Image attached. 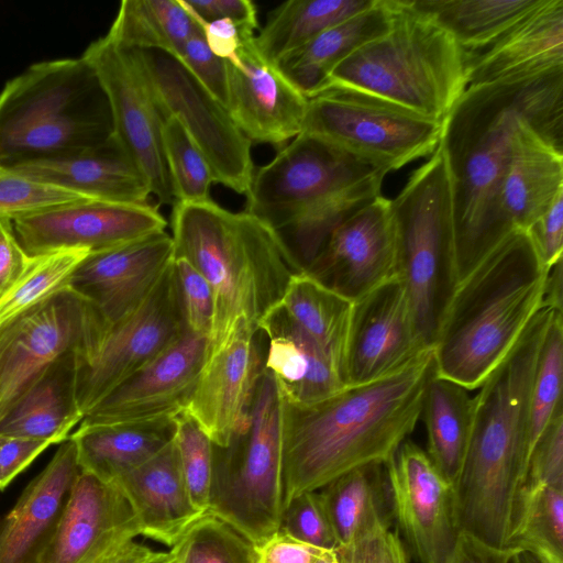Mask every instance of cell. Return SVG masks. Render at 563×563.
<instances>
[{
  "label": "cell",
  "instance_id": "1",
  "mask_svg": "<svg viewBox=\"0 0 563 563\" xmlns=\"http://www.w3.org/2000/svg\"><path fill=\"white\" fill-rule=\"evenodd\" d=\"M528 122L563 154V66L468 86L442 122L459 282L514 230L500 205L511 140Z\"/></svg>",
  "mask_w": 563,
  "mask_h": 563
},
{
  "label": "cell",
  "instance_id": "2",
  "mask_svg": "<svg viewBox=\"0 0 563 563\" xmlns=\"http://www.w3.org/2000/svg\"><path fill=\"white\" fill-rule=\"evenodd\" d=\"M555 311L543 305L479 386L467 450L452 485L459 534L499 554H515L522 522L531 452L532 383Z\"/></svg>",
  "mask_w": 563,
  "mask_h": 563
},
{
  "label": "cell",
  "instance_id": "3",
  "mask_svg": "<svg viewBox=\"0 0 563 563\" xmlns=\"http://www.w3.org/2000/svg\"><path fill=\"white\" fill-rule=\"evenodd\" d=\"M437 375L428 349L384 377L345 386L312 405L284 401L283 508L355 467L386 463L413 431Z\"/></svg>",
  "mask_w": 563,
  "mask_h": 563
},
{
  "label": "cell",
  "instance_id": "4",
  "mask_svg": "<svg viewBox=\"0 0 563 563\" xmlns=\"http://www.w3.org/2000/svg\"><path fill=\"white\" fill-rule=\"evenodd\" d=\"M549 269L526 230H514L462 278L433 354L439 377L478 388L543 306Z\"/></svg>",
  "mask_w": 563,
  "mask_h": 563
},
{
  "label": "cell",
  "instance_id": "5",
  "mask_svg": "<svg viewBox=\"0 0 563 563\" xmlns=\"http://www.w3.org/2000/svg\"><path fill=\"white\" fill-rule=\"evenodd\" d=\"M170 220L174 258L190 263L213 291L210 350L239 317L258 328L302 272L276 232L245 211L232 212L212 199L176 201Z\"/></svg>",
  "mask_w": 563,
  "mask_h": 563
},
{
  "label": "cell",
  "instance_id": "6",
  "mask_svg": "<svg viewBox=\"0 0 563 563\" xmlns=\"http://www.w3.org/2000/svg\"><path fill=\"white\" fill-rule=\"evenodd\" d=\"M113 135L110 103L88 60L33 64L0 93V164L78 152Z\"/></svg>",
  "mask_w": 563,
  "mask_h": 563
},
{
  "label": "cell",
  "instance_id": "7",
  "mask_svg": "<svg viewBox=\"0 0 563 563\" xmlns=\"http://www.w3.org/2000/svg\"><path fill=\"white\" fill-rule=\"evenodd\" d=\"M391 7L390 29L340 63L325 88L356 90L443 122L467 88L462 49L409 0Z\"/></svg>",
  "mask_w": 563,
  "mask_h": 563
},
{
  "label": "cell",
  "instance_id": "8",
  "mask_svg": "<svg viewBox=\"0 0 563 563\" xmlns=\"http://www.w3.org/2000/svg\"><path fill=\"white\" fill-rule=\"evenodd\" d=\"M390 214L396 277L421 343L432 349L459 284L451 181L440 146L390 199Z\"/></svg>",
  "mask_w": 563,
  "mask_h": 563
},
{
  "label": "cell",
  "instance_id": "9",
  "mask_svg": "<svg viewBox=\"0 0 563 563\" xmlns=\"http://www.w3.org/2000/svg\"><path fill=\"white\" fill-rule=\"evenodd\" d=\"M283 411L277 384L264 369L244 431L214 445L208 512L257 547L279 530L283 511Z\"/></svg>",
  "mask_w": 563,
  "mask_h": 563
},
{
  "label": "cell",
  "instance_id": "10",
  "mask_svg": "<svg viewBox=\"0 0 563 563\" xmlns=\"http://www.w3.org/2000/svg\"><path fill=\"white\" fill-rule=\"evenodd\" d=\"M442 122L356 90L328 87L308 99L302 131L388 174L432 155Z\"/></svg>",
  "mask_w": 563,
  "mask_h": 563
},
{
  "label": "cell",
  "instance_id": "11",
  "mask_svg": "<svg viewBox=\"0 0 563 563\" xmlns=\"http://www.w3.org/2000/svg\"><path fill=\"white\" fill-rule=\"evenodd\" d=\"M109 328L70 287L0 324V421L53 362L68 353L86 358Z\"/></svg>",
  "mask_w": 563,
  "mask_h": 563
},
{
  "label": "cell",
  "instance_id": "12",
  "mask_svg": "<svg viewBox=\"0 0 563 563\" xmlns=\"http://www.w3.org/2000/svg\"><path fill=\"white\" fill-rule=\"evenodd\" d=\"M377 173L385 174L327 140L301 132L254 170L244 211L278 231L316 203Z\"/></svg>",
  "mask_w": 563,
  "mask_h": 563
},
{
  "label": "cell",
  "instance_id": "13",
  "mask_svg": "<svg viewBox=\"0 0 563 563\" xmlns=\"http://www.w3.org/2000/svg\"><path fill=\"white\" fill-rule=\"evenodd\" d=\"M163 117H175L207 159L214 183L246 195L254 174L252 143L220 103L173 55L132 49Z\"/></svg>",
  "mask_w": 563,
  "mask_h": 563
},
{
  "label": "cell",
  "instance_id": "14",
  "mask_svg": "<svg viewBox=\"0 0 563 563\" xmlns=\"http://www.w3.org/2000/svg\"><path fill=\"white\" fill-rule=\"evenodd\" d=\"M187 332L173 261L144 302L112 324L92 354L77 358L76 398L82 415Z\"/></svg>",
  "mask_w": 563,
  "mask_h": 563
},
{
  "label": "cell",
  "instance_id": "15",
  "mask_svg": "<svg viewBox=\"0 0 563 563\" xmlns=\"http://www.w3.org/2000/svg\"><path fill=\"white\" fill-rule=\"evenodd\" d=\"M96 70L107 93L113 134L144 176L161 205L175 196L165 162L164 117L135 53L108 35L93 41L81 55Z\"/></svg>",
  "mask_w": 563,
  "mask_h": 563
},
{
  "label": "cell",
  "instance_id": "16",
  "mask_svg": "<svg viewBox=\"0 0 563 563\" xmlns=\"http://www.w3.org/2000/svg\"><path fill=\"white\" fill-rule=\"evenodd\" d=\"M239 317L225 339L211 349L186 411L214 445L227 446L245 430L265 369L266 338Z\"/></svg>",
  "mask_w": 563,
  "mask_h": 563
},
{
  "label": "cell",
  "instance_id": "17",
  "mask_svg": "<svg viewBox=\"0 0 563 563\" xmlns=\"http://www.w3.org/2000/svg\"><path fill=\"white\" fill-rule=\"evenodd\" d=\"M27 255L81 249L96 253L165 231L158 206L85 199L12 221Z\"/></svg>",
  "mask_w": 563,
  "mask_h": 563
},
{
  "label": "cell",
  "instance_id": "18",
  "mask_svg": "<svg viewBox=\"0 0 563 563\" xmlns=\"http://www.w3.org/2000/svg\"><path fill=\"white\" fill-rule=\"evenodd\" d=\"M393 519L418 563H445L459 538L452 485L416 443L405 440L385 463Z\"/></svg>",
  "mask_w": 563,
  "mask_h": 563
},
{
  "label": "cell",
  "instance_id": "19",
  "mask_svg": "<svg viewBox=\"0 0 563 563\" xmlns=\"http://www.w3.org/2000/svg\"><path fill=\"white\" fill-rule=\"evenodd\" d=\"M303 272L352 302L396 277L390 199L379 195L339 224Z\"/></svg>",
  "mask_w": 563,
  "mask_h": 563
},
{
  "label": "cell",
  "instance_id": "20",
  "mask_svg": "<svg viewBox=\"0 0 563 563\" xmlns=\"http://www.w3.org/2000/svg\"><path fill=\"white\" fill-rule=\"evenodd\" d=\"M209 352L210 340L188 331L99 400L80 423L175 418L187 409Z\"/></svg>",
  "mask_w": 563,
  "mask_h": 563
},
{
  "label": "cell",
  "instance_id": "21",
  "mask_svg": "<svg viewBox=\"0 0 563 563\" xmlns=\"http://www.w3.org/2000/svg\"><path fill=\"white\" fill-rule=\"evenodd\" d=\"M139 536L120 488L80 470L38 563H101Z\"/></svg>",
  "mask_w": 563,
  "mask_h": 563
},
{
  "label": "cell",
  "instance_id": "22",
  "mask_svg": "<svg viewBox=\"0 0 563 563\" xmlns=\"http://www.w3.org/2000/svg\"><path fill=\"white\" fill-rule=\"evenodd\" d=\"M424 350L406 289L394 277L353 302L344 355L345 386L384 377Z\"/></svg>",
  "mask_w": 563,
  "mask_h": 563
},
{
  "label": "cell",
  "instance_id": "23",
  "mask_svg": "<svg viewBox=\"0 0 563 563\" xmlns=\"http://www.w3.org/2000/svg\"><path fill=\"white\" fill-rule=\"evenodd\" d=\"M174 261L166 231L89 253L68 287L89 301L110 327L135 311L154 290Z\"/></svg>",
  "mask_w": 563,
  "mask_h": 563
},
{
  "label": "cell",
  "instance_id": "24",
  "mask_svg": "<svg viewBox=\"0 0 563 563\" xmlns=\"http://www.w3.org/2000/svg\"><path fill=\"white\" fill-rule=\"evenodd\" d=\"M228 65L227 110L251 142L283 147L302 131L308 99L244 41Z\"/></svg>",
  "mask_w": 563,
  "mask_h": 563
},
{
  "label": "cell",
  "instance_id": "25",
  "mask_svg": "<svg viewBox=\"0 0 563 563\" xmlns=\"http://www.w3.org/2000/svg\"><path fill=\"white\" fill-rule=\"evenodd\" d=\"M462 54L467 87L562 67L563 0H541L494 41Z\"/></svg>",
  "mask_w": 563,
  "mask_h": 563
},
{
  "label": "cell",
  "instance_id": "26",
  "mask_svg": "<svg viewBox=\"0 0 563 563\" xmlns=\"http://www.w3.org/2000/svg\"><path fill=\"white\" fill-rule=\"evenodd\" d=\"M3 166L95 200L146 203L152 195L144 176L114 134L78 152Z\"/></svg>",
  "mask_w": 563,
  "mask_h": 563
},
{
  "label": "cell",
  "instance_id": "27",
  "mask_svg": "<svg viewBox=\"0 0 563 563\" xmlns=\"http://www.w3.org/2000/svg\"><path fill=\"white\" fill-rule=\"evenodd\" d=\"M79 472L68 438L0 521V563H38Z\"/></svg>",
  "mask_w": 563,
  "mask_h": 563
},
{
  "label": "cell",
  "instance_id": "28",
  "mask_svg": "<svg viewBox=\"0 0 563 563\" xmlns=\"http://www.w3.org/2000/svg\"><path fill=\"white\" fill-rule=\"evenodd\" d=\"M114 483L129 501L141 536L170 548L205 512L194 505L175 439Z\"/></svg>",
  "mask_w": 563,
  "mask_h": 563
},
{
  "label": "cell",
  "instance_id": "29",
  "mask_svg": "<svg viewBox=\"0 0 563 563\" xmlns=\"http://www.w3.org/2000/svg\"><path fill=\"white\" fill-rule=\"evenodd\" d=\"M266 338L265 369L285 402L307 406L345 387L332 361L276 306L258 324Z\"/></svg>",
  "mask_w": 563,
  "mask_h": 563
},
{
  "label": "cell",
  "instance_id": "30",
  "mask_svg": "<svg viewBox=\"0 0 563 563\" xmlns=\"http://www.w3.org/2000/svg\"><path fill=\"white\" fill-rule=\"evenodd\" d=\"M563 192V154L522 122L511 140L500 205L511 230H527Z\"/></svg>",
  "mask_w": 563,
  "mask_h": 563
},
{
  "label": "cell",
  "instance_id": "31",
  "mask_svg": "<svg viewBox=\"0 0 563 563\" xmlns=\"http://www.w3.org/2000/svg\"><path fill=\"white\" fill-rule=\"evenodd\" d=\"M77 353L53 362L0 421V437L62 443L82 420L76 398Z\"/></svg>",
  "mask_w": 563,
  "mask_h": 563
},
{
  "label": "cell",
  "instance_id": "32",
  "mask_svg": "<svg viewBox=\"0 0 563 563\" xmlns=\"http://www.w3.org/2000/svg\"><path fill=\"white\" fill-rule=\"evenodd\" d=\"M176 434L175 418L79 424L69 435L81 471L112 483L156 455Z\"/></svg>",
  "mask_w": 563,
  "mask_h": 563
},
{
  "label": "cell",
  "instance_id": "33",
  "mask_svg": "<svg viewBox=\"0 0 563 563\" xmlns=\"http://www.w3.org/2000/svg\"><path fill=\"white\" fill-rule=\"evenodd\" d=\"M391 0L322 32L284 57L276 67L307 99L322 91L333 69L353 52L385 34L391 25Z\"/></svg>",
  "mask_w": 563,
  "mask_h": 563
},
{
  "label": "cell",
  "instance_id": "34",
  "mask_svg": "<svg viewBox=\"0 0 563 563\" xmlns=\"http://www.w3.org/2000/svg\"><path fill=\"white\" fill-rule=\"evenodd\" d=\"M317 492L338 547L352 544L390 528L393 512L385 463L355 467Z\"/></svg>",
  "mask_w": 563,
  "mask_h": 563
},
{
  "label": "cell",
  "instance_id": "35",
  "mask_svg": "<svg viewBox=\"0 0 563 563\" xmlns=\"http://www.w3.org/2000/svg\"><path fill=\"white\" fill-rule=\"evenodd\" d=\"M474 398L468 390L438 375L430 382L420 418L427 430V454L442 476L456 481L467 450Z\"/></svg>",
  "mask_w": 563,
  "mask_h": 563
},
{
  "label": "cell",
  "instance_id": "36",
  "mask_svg": "<svg viewBox=\"0 0 563 563\" xmlns=\"http://www.w3.org/2000/svg\"><path fill=\"white\" fill-rule=\"evenodd\" d=\"M377 0H289L267 15L254 37L258 55L276 66L322 32L372 8Z\"/></svg>",
  "mask_w": 563,
  "mask_h": 563
},
{
  "label": "cell",
  "instance_id": "37",
  "mask_svg": "<svg viewBox=\"0 0 563 563\" xmlns=\"http://www.w3.org/2000/svg\"><path fill=\"white\" fill-rule=\"evenodd\" d=\"M280 306L332 361L344 382V355L353 302L301 272L290 279Z\"/></svg>",
  "mask_w": 563,
  "mask_h": 563
},
{
  "label": "cell",
  "instance_id": "38",
  "mask_svg": "<svg viewBox=\"0 0 563 563\" xmlns=\"http://www.w3.org/2000/svg\"><path fill=\"white\" fill-rule=\"evenodd\" d=\"M199 26L180 0H124L107 35L128 49L177 56Z\"/></svg>",
  "mask_w": 563,
  "mask_h": 563
},
{
  "label": "cell",
  "instance_id": "39",
  "mask_svg": "<svg viewBox=\"0 0 563 563\" xmlns=\"http://www.w3.org/2000/svg\"><path fill=\"white\" fill-rule=\"evenodd\" d=\"M541 0H409L446 31L462 51L479 48L534 9Z\"/></svg>",
  "mask_w": 563,
  "mask_h": 563
},
{
  "label": "cell",
  "instance_id": "40",
  "mask_svg": "<svg viewBox=\"0 0 563 563\" xmlns=\"http://www.w3.org/2000/svg\"><path fill=\"white\" fill-rule=\"evenodd\" d=\"M385 174H374L316 203L295 221L275 231L303 272L331 232L380 195Z\"/></svg>",
  "mask_w": 563,
  "mask_h": 563
},
{
  "label": "cell",
  "instance_id": "41",
  "mask_svg": "<svg viewBox=\"0 0 563 563\" xmlns=\"http://www.w3.org/2000/svg\"><path fill=\"white\" fill-rule=\"evenodd\" d=\"M168 563H256L257 545L206 511L169 548Z\"/></svg>",
  "mask_w": 563,
  "mask_h": 563
},
{
  "label": "cell",
  "instance_id": "42",
  "mask_svg": "<svg viewBox=\"0 0 563 563\" xmlns=\"http://www.w3.org/2000/svg\"><path fill=\"white\" fill-rule=\"evenodd\" d=\"M87 250L67 249L31 256L23 274L0 299V324L68 287Z\"/></svg>",
  "mask_w": 563,
  "mask_h": 563
},
{
  "label": "cell",
  "instance_id": "43",
  "mask_svg": "<svg viewBox=\"0 0 563 563\" xmlns=\"http://www.w3.org/2000/svg\"><path fill=\"white\" fill-rule=\"evenodd\" d=\"M514 551L529 552L545 563H563V487L540 485L526 489Z\"/></svg>",
  "mask_w": 563,
  "mask_h": 563
},
{
  "label": "cell",
  "instance_id": "44",
  "mask_svg": "<svg viewBox=\"0 0 563 563\" xmlns=\"http://www.w3.org/2000/svg\"><path fill=\"white\" fill-rule=\"evenodd\" d=\"M162 142L175 200L201 202L211 199L214 178L210 165L175 117L164 118Z\"/></svg>",
  "mask_w": 563,
  "mask_h": 563
},
{
  "label": "cell",
  "instance_id": "45",
  "mask_svg": "<svg viewBox=\"0 0 563 563\" xmlns=\"http://www.w3.org/2000/svg\"><path fill=\"white\" fill-rule=\"evenodd\" d=\"M562 375L563 318L562 312L555 311L544 334L533 376L531 450L547 426L562 410Z\"/></svg>",
  "mask_w": 563,
  "mask_h": 563
},
{
  "label": "cell",
  "instance_id": "46",
  "mask_svg": "<svg viewBox=\"0 0 563 563\" xmlns=\"http://www.w3.org/2000/svg\"><path fill=\"white\" fill-rule=\"evenodd\" d=\"M175 443L190 498L201 512L208 511L214 444L185 410L175 417Z\"/></svg>",
  "mask_w": 563,
  "mask_h": 563
},
{
  "label": "cell",
  "instance_id": "47",
  "mask_svg": "<svg viewBox=\"0 0 563 563\" xmlns=\"http://www.w3.org/2000/svg\"><path fill=\"white\" fill-rule=\"evenodd\" d=\"M89 199L40 183L0 164V220H15L51 208Z\"/></svg>",
  "mask_w": 563,
  "mask_h": 563
},
{
  "label": "cell",
  "instance_id": "48",
  "mask_svg": "<svg viewBox=\"0 0 563 563\" xmlns=\"http://www.w3.org/2000/svg\"><path fill=\"white\" fill-rule=\"evenodd\" d=\"M279 530L307 545L333 551L338 542L317 490L305 492L286 504Z\"/></svg>",
  "mask_w": 563,
  "mask_h": 563
},
{
  "label": "cell",
  "instance_id": "49",
  "mask_svg": "<svg viewBox=\"0 0 563 563\" xmlns=\"http://www.w3.org/2000/svg\"><path fill=\"white\" fill-rule=\"evenodd\" d=\"M174 269L188 331L210 340L214 321V296L210 284L183 258H174Z\"/></svg>",
  "mask_w": 563,
  "mask_h": 563
},
{
  "label": "cell",
  "instance_id": "50",
  "mask_svg": "<svg viewBox=\"0 0 563 563\" xmlns=\"http://www.w3.org/2000/svg\"><path fill=\"white\" fill-rule=\"evenodd\" d=\"M540 485L563 487V411L536 441L528 462L526 489Z\"/></svg>",
  "mask_w": 563,
  "mask_h": 563
},
{
  "label": "cell",
  "instance_id": "51",
  "mask_svg": "<svg viewBox=\"0 0 563 563\" xmlns=\"http://www.w3.org/2000/svg\"><path fill=\"white\" fill-rule=\"evenodd\" d=\"M176 58L220 103L227 107V60L216 56L210 51L200 23L186 41Z\"/></svg>",
  "mask_w": 563,
  "mask_h": 563
},
{
  "label": "cell",
  "instance_id": "52",
  "mask_svg": "<svg viewBox=\"0 0 563 563\" xmlns=\"http://www.w3.org/2000/svg\"><path fill=\"white\" fill-rule=\"evenodd\" d=\"M339 563H409L401 539L390 529L333 550Z\"/></svg>",
  "mask_w": 563,
  "mask_h": 563
},
{
  "label": "cell",
  "instance_id": "53",
  "mask_svg": "<svg viewBox=\"0 0 563 563\" xmlns=\"http://www.w3.org/2000/svg\"><path fill=\"white\" fill-rule=\"evenodd\" d=\"M200 23L228 19L234 22L247 40L258 27L256 7L250 0H180Z\"/></svg>",
  "mask_w": 563,
  "mask_h": 563
},
{
  "label": "cell",
  "instance_id": "54",
  "mask_svg": "<svg viewBox=\"0 0 563 563\" xmlns=\"http://www.w3.org/2000/svg\"><path fill=\"white\" fill-rule=\"evenodd\" d=\"M543 265L550 269L562 258L563 252V192L551 207L527 230Z\"/></svg>",
  "mask_w": 563,
  "mask_h": 563
},
{
  "label": "cell",
  "instance_id": "55",
  "mask_svg": "<svg viewBox=\"0 0 563 563\" xmlns=\"http://www.w3.org/2000/svg\"><path fill=\"white\" fill-rule=\"evenodd\" d=\"M52 444L45 440L3 438L0 445V490Z\"/></svg>",
  "mask_w": 563,
  "mask_h": 563
},
{
  "label": "cell",
  "instance_id": "56",
  "mask_svg": "<svg viewBox=\"0 0 563 563\" xmlns=\"http://www.w3.org/2000/svg\"><path fill=\"white\" fill-rule=\"evenodd\" d=\"M31 256L21 246L11 220H0V299L13 287Z\"/></svg>",
  "mask_w": 563,
  "mask_h": 563
},
{
  "label": "cell",
  "instance_id": "57",
  "mask_svg": "<svg viewBox=\"0 0 563 563\" xmlns=\"http://www.w3.org/2000/svg\"><path fill=\"white\" fill-rule=\"evenodd\" d=\"M320 551L278 530L257 547L256 563H312Z\"/></svg>",
  "mask_w": 563,
  "mask_h": 563
},
{
  "label": "cell",
  "instance_id": "58",
  "mask_svg": "<svg viewBox=\"0 0 563 563\" xmlns=\"http://www.w3.org/2000/svg\"><path fill=\"white\" fill-rule=\"evenodd\" d=\"M200 25L210 51L227 62H234L243 42L249 41L238 25L228 19L200 23Z\"/></svg>",
  "mask_w": 563,
  "mask_h": 563
},
{
  "label": "cell",
  "instance_id": "59",
  "mask_svg": "<svg viewBox=\"0 0 563 563\" xmlns=\"http://www.w3.org/2000/svg\"><path fill=\"white\" fill-rule=\"evenodd\" d=\"M511 556L492 552L464 534L457 541L445 563H510Z\"/></svg>",
  "mask_w": 563,
  "mask_h": 563
},
{
  "label": "cell",
  "instance_id": "60",
  "mask_svg": "<svg viewBox=\"0 0 563 563\" xmlns=\"http://www.w3.org/2000/svg\"><path fill=\"white\" fill-rule=\"evenodd\" d=\"M101 563H168V559L167 552L155 551L133 540Z\"/></svg>",
  "mask_w": 563,
  "mask_h": 563
},
{
  "label": "cell",
  "instance_id": "61",
  "mask_svg": "<svg viewBox=\"0 0 563 563\" xmlns=\"http://www.w3.org/2000/svg\"><path fill=\"white\" fill-rule=\"evenodd\" d=\"M562 258L548 273L543 305L562 312Z\"/></svg>",
  "mask_w": 563,
  "mask_h": 563
},
{
  "label": "cell",
  "instance_id": "62",
  "mask_svg": "<svg viewBox=\"0 0 563 563\" xmlns=\"http://www.w3.org/2000/svg\"><path fill=\"white\" fill-rule=\"evenodd\" d=\"M510 563H545L536 555L529 552H517L512 558Z\"/></svg>",
  "mask_w": 563,
  "mask_h": 563
},
{
  "label": "cell",
  "instance_id": "63",
  "mask_svg": "<svg viewBox=\"0 0 563 563\" xmlns=\"http://www.w3.org/2000/svg\"><path fill=\"white\" fill-rule=\"evenodd\" d=\"M312 563H339L333 551L321 550Z\"/></svg>",
  "mask_w": 563,
  "mask_h": 563
},
{
  "label": "cell",
  "instance_id": "64",
  "mask_svg": "<svg viewBox=\"0 0 563 563\" xmlns=\"http://www.w3.org/2000/svg\"><path fill=\"white\" fill-rule=\"evenodd\" d=\"M2 440H3V437H0V445H1Z\"/></svg>",
  "mask_w": 563,
  "mask_h": 563
}]
</instances>
